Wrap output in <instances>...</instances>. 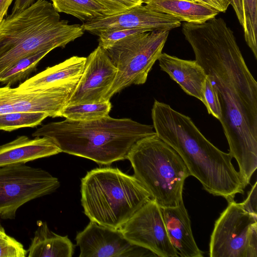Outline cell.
<instances>
[{
	"instance_id": "1",
	"label": "cell",
	"mask_w": 257,
	"mask_h": 257,
	"mask_svg": "<svg viewBox=\"0 0 257 257\" xmlns=\"http://www.w3.org/2000/svg\"><path fill=\"white\" fill-rule=\"evenodd\" d=\"M182 32L195 61L203 68L219 101V120L239 171L257 168V82L233 31L221 18L184 23Z\"/></svg>"
},
{
	"instance_id": "2",
	"label": "cell",
	"mask_w": 257,
	"mask_h": 257,
	"mask_svg": "<svg viewBox=\"0 0 257 257\" xmlns=\"http://www.w3.org/2000/svg\"><path fill=\"white\" fill-rule=\"evenodd\" d=\"M156 135L180 155L190 174L210 194L228 202L243 194L247 183L222 152L201 133L191 118L155 100L151 112Z\"/></svg>"
},
{
	"instance_id": "3",
	"label": "cell",
	"mask_w": 257,
	"mask_h": 257,
	"mask_svg": "<svg viewBox=\"0 0 257 257\" xmlns=\"http://www.w3.org/2000/svg\"><path fill=\"white\" fill-rule=\"evenodd\" d=\"M155 134L152 125L108 115L91 121L66 119L50 122L32 135L50 139L62 152L89 159L100 165H109L126 159L137 141Z\"/></svg>"
},
{
	"instance_id": "4",
	"label": "cell",
	"mask_w": 257,
	"mask_h": 257,
	"mask_svg": "<svg viewBox=\"0 0 257 257\" xmlns=\"http://www.w3.org/2000/svg\"><path fill=\"white\" fill-rule=\"evenodd\" d=\"M60 20L52 4L38 0L11 14L0 23V74L21 58L44 50L51 51L81 37V26Z\"/></svg>"
},
{
	"instance_id": "5",
	"label": "cell",
	"mask_w": 257,
	"mask_h": 257,
	"mask_svg": "<svg viewBox=\"0 0 257 257\" xmlns=\"http://www.w3.org/2000/svg\"><path fill=\"white\" fill-rule=\"evenodd\" d=\"M81 202L90 221L119 229L151 197L133 175L117 168L93 169L81 181Z\"/></svg>"
},
{
	"instance_id": "6",
	"label": "cell",
	"mask_w": 257,
	"mask_h": 257,
	"mask_svg": "<svg viewBox=\"0 0 257 257\" xmlns=\"http://www.w3.org/2000/svg\"><path fill=\"white\" fill-rule=\"evenodd\" d=\"M126 159L134 175L162 208L174 207L183 201V186L190 172L177 152L156 134L137 141Z\"/></svg>"
},
{
	"instance_id": "7",
	"label": "cell",
	"mask_w": 257,
	"mask_h": 257,
	"mask_svg": "<svg viewBox=\"0 0 257 257\" xmlns=\"http://www.w3.org/2000/svg\"><path fill=\"white\" fill-rule=\"evenodd\" d=\"M169 32L159 30L133 34L104 49L117 70L106 101L126 87L146 82L162 53Z\"/></svg>"
},
{
	"instance_id": "8",
	"label": "cell",
	"mask_w": 257,
	"mask_h": 257,
	"mask_svg": "<svg viewBox=\"0 0 257 257\" xmlns=\"http://www.w3.org/2000/svg\"><path fill=\"white\" fill-rule=\"evenodd\" d=\"M58 179L47 171L20 164L0 167V217L14 219L18 209L60 187Z\"/></svg>"
},
{
	"instance_id": "9",
	"label": "cell",
	"mask_w": 257,
	"mask_h": 257,
	"mask_svg": "<svg viewBox=\"0 0 257 257\" xmlns=\"http://www.w3.org/2000/svg\"><path fill=\"white\" fill-rule=\"evenodd\" d=\"M215 221L210 237L211 257H257V216L240 203L228 202Z\"/></svg>"
},
{
	"instance_id": "10",
	"label": "cell",
	"mask_w": 257,
	"mask_h": 257,
	"mask_svg": "<svg viewBox=\"0 0 257 257\" xmlns=\"http://www.w3.org/2000/svg\"><path fill=\"white\" fill-rule=\"evenodd\" d=\"M80 79L27 89L0 87V114L42 111L49 116H61Z\"/></svg>"
},
{
	"instance_id": "11",
	"label": "cell",
	"mask_w": 257,
	"mask_h": 257,
	"mask_svg": "<svg viewBox=\"0 0 257 257\" xmlns=\"http://www.w3.org/2000/svg\"><path fill=\"white\" fill-rule=\"evenodd\" d=\"M119 229L131 242L159 257H178L169 240L162 208L153 199L142 206Z\"/></svg>"
},
{
	"instance_id": "12",
	"label": "cell",
	"mask_w": 257,
	"mask_h": 257,
	"mask_svg": "<svg viewBox=\"0 0 257 257\" xmlns=\"http://www.w3.org/2000/svg\"><path fill=\"white\" fill-rule=\"evenodd\" d=\"M79 257L157 256L150 250L129 241L119 229H114L90 221L77 233Z\"/></svg>"
},
{
	"instance_id": "13",
	"label": "cell",
	"mask_w": 257,
	"mask_h": 257,
	"mask_svg": "<svg viewBox=\"0 0 257 257\" xmlns=\"http://www.w3.org/2000/svg\"><path fill=\"white\" fill-rule=\"evenodd\" d=\"M117 72L105 50L98 45L86 57L82 74L67 104L106 101Z\"/></svg>"
},
{
	"instance_id": "14",
	"label": "cell",
	"mask_w": 257,
	"mask_h": 257,
	"mask_svg": "<svg viewBox=\"0 0 257 257\" xmlns=\"http://www.w3.org/2000/svg\"><path fill=\"white\" fill-rule=\"evenodd\" d=\"M181 25V22L175 17L140 5L122 13L83 23L81 26L84 31L98 36L103 32L115 29L171 31Z\"/></svg>"
},
{
	"instance_id": "15",
	"label": "cell",
	"mask_w": 257,
	"mask_h": 257,
	"mask_svg": "<svg viewBox=\"0 0 257 257\" xmlns=\"http://www.w3.org/2000/svg\"><path fill=\"white\" fill-rule=\"evenodd\" d=\"M158 60L161 69L177 83L187 94L200 100L204 105L203 89L206 75L195 60H188L162 53Z\"/></svg>"
},
{
	"instance_id": "16",
	"label": "cell",
	"mask_w": 257,
	"mask_h": 257,
	"mask_svg": "<svg viewBox=\"0 0 257 257\" xmlns=\"http://www.w3.org/2000/svg\"><path fill=\"white\" fill-rule=\"evenodd\" d=\"M167 234L179 256L202 257L194 238L191 221L183 201L174 207L162 208Z\"/></svg>"
},
{
	"instance_id": "17",
	"label": "cell",
	"mask_w": 257,
	"mask_h": 257,
	"mask_svg": "<svg viewBox=\"0 0 257 257\" xmlns=\"http://www.w3.org/2000/svg\"><path fill=\"white\" fill-rule=\"evenodd\" d=\"M62 152L50 139L42 137L30 139L26 136L0 146V167L26 164Z\"/></svg>"
},
{
	"instance_id": "18",
	"label": "cell",
	"mask_w": 257,
	"mask_h": 257,
	"mask_svg": "<svg viewBox=\"0 0 257 257\" xmlns=\"http://www.w3.org/2000/svg\"><path fill=\"white\" fill-rule=\"evenodd\" d=\"M148 8L169 15L180 21L201 23L215 17L219 12L198 2L189 0H142Z\"/></svg>"
},
{
	"instance_id": "19",
	"label": "cell",
	"mask_w": 257,
	"mask_h": 257,
	"mask_svg": "<svg viewBox=\"0 0 257 257\" xmlns=\"http://www.w3.org/2000/svg\"><path fill=\"white\" fill-rule=\"evenodd\" d=\"M75 246L67 236L51 230L46 222H41L31 239L29 257H71Z\"/></svg>"
},
{
	"instance_id": "20",
	"label": "cell",
	"mask_w": 257,
	"mask_h": 257,
	"mask_svg": "<svg viewBox=\"0 0 257 257\" xmlns=\"http://www.w3.org/2000/svg\"><path fill=\"white\" fill-rule=\"evenodd\" d=\"M86 57L72 56L64 61L31 77L18 86L21 89L41 87L57 82L80 79L83 72Z\"/></svg>"
},
{
	"instance_id": "21",
	"label": "cell",
	"mask_w": 257,
	"mask_h": 257,
	"mask_svg": "<svg viewBox=\"0 0 257 257\" xmlns=\"http://www.w3.org/2000/svg\"><path fill=\"white\" fill-rule=\"evenodd\" d=\"M58 13L72 15L83 23L110 15L108 11L93 0H51Z\"/></svg>"
},
{
	"instance_id": "22",
	"label": "cell",
	"mask_w": 257,
	"mask_h": 257,
	"mask_svg": "<svg viewBox=\"0 0 257 257\" xmlns=\"http://www.w3.org/2000/svg\"><path fill=\"white\" fill-rule=\"evenodd\" d=\"M111 109L110 100L97 103H76L66 105L61 116L76 121H91L108 115Z\"/></svg>"
},
{
	"instance_id": "23",
	"label": "cell",
	"mask_w": 257,
	"mask_h": 257,
	"mask_svg": "<svg viewBox=\"0 0 257 257\" xmlns=\"http://www.w3.org/2000/svg\"><path fill=\"white\" fill-rule=\"evenodd\" d=\"M50 52L39 51L19 60L0 74V82L10 86L24 79L36 69L40 60Z\"/></svg>"
},
{
	"instance_id": "24",
	"label": "cell",
	"mask_w": 257,
	"mask_h": 257,
	"mask_svg": "<svg viewBox=\"0 0 257 257\" xmlns=\"http://www.w3.org/2000/svg\"><path fill=\"white\" fill-rule=\"evenodd\" d=\"M49 115L42 111L16 112L0 114V130L11 132L40 124Z\"/></svg>"
},
{
	"instance_id": "25",
	"label": "cell",
	"mask_w": 257,
	"mask_h": 257,
	"mask_svg": "<svg viewBox=\"0 0 257 257\" xmlns=\"http://www.w3.org/2000/svg\"><path fill=\"white\" fill-rule=\"evenodd\" d=\"M245 41L257 59V0H242Z\"/></svg>"
},
{
	"instance_id": "26",
	"label": "cell",
	"mask_w": 257,
	"mask_h": 257,
	"mask_svg": "<svg viewBox=\"0 0 257 257\" xmlns=\"http://www.w3.org/2000/svg\"><path fill=\"white\" fill-rule=\"evenodd\" d=\"M28 254L23 245L6 233L0 236V257H26Z\"/></svg>"
},
{
	"instance_id": "27",
	"label": "cell",
	"mask_w": 257,
	"mask_h": 257,
	"mask_svg": "<svg viewBox=\"0 0 257 257\" xmlns=\"http://www.w3.org/2000/svg\"><path fill=\"white\" fill-rule=\"evenodd\" d=\"M203 95L205 100L204 105L207 108L208 113L219 120L221 117L219 101L217 92L207 75L203 89Z\"/></svg>"
},
{
	"instance_id": "28",
	"label": "cell",
	"mask_w": 257,
	"mask_h": 257,
	"mask_svg": "<svg viewBox=\"0 0 257 257\" xmlns=\"http://www.w3.org/2000/svg\"><path fill=\"white\" fill-rule=\"evenodd\" d=\"M148 32L140 29H120L109 30L100 34L98 38V45L102 49H105L118 41L128 36Z\"/></svg>"
},
{
	"instance_id": "29",
	"label": "cell",
	"mask_w": 257,
	"mask_h": 257,
	"mask_svg": "<svg viewBox=\"0 0 257 257\" xmlns=\"http://www.w3.org/2000/svg\"><path fill=\"white\" fill-rule=\"evenodd\" d=\"M107 10L110 15L126 11L143 4L142 0H93Z\"/></svg>"
},
{
	"instance_id": "30",
	"label": "cell",
	"mask_w": 257,
	"mask_h": 257,
	"mask_svg": "<svg viewBox=\"0 0 257 257\" xmlns=\"http://www.w3.org/2000/svg\"><path fill=\"white\" fill-rule=\"evenodd\" d=\"M257 182H255L248 192L247 198L240 203L243 209L246 212L257 216Z\"/></svg>"
},
{
	"instance_id": "31",
	"label": "cell",
	"mask_w": 257,
	"mask_h": 257,
	"mask_svg": "<svg viewBox=\"0 0 257 257\" xmlns=\"http://www.w3.org/2000/svg\"><path fill=\"white\" fill-rule=\"evenodd\" d=\"M197 1L210 6L219 13H225L230 5V0H197Z\"/></svg>"
},
{
	"instance_id": "32",
	"label": "cell",
	"mask_w": 257,
	"mask_h": 257,
	"mask_svg": "<svg viewBox=\"0 0 257 257\" xmlns=\"http://www.w3.org/2000/svg\"><path fill=\"white\" fill-rule=\"evenodd\" d=\"M231 5L236 14L238 20L243 27L244 25V16L242 8V0H230Z\"/></svg>"
},
{
	"instance_id": "33",
	"label": "cell",
	"mask_w": 257,
	"mask_h": 257,
	"mask_svg": "<svg viewBox=\"0 0 257 257\" xmlns=\"http://www.w3.org/2000/svg\"><path fill=\"white\" fill-rule=\"evenodd\" d=\"M35 0H16L13 8L12 14L23 11L34 3Z\"/></svg>"
},
{
	"instance_id": "34",
	"label": "cell",
	"mask_w": 257,
	"mask_h": 257,
	"mask_svg": "<svg viewBox=\"0 0 257 257\" xmlns=\"http://www.w3.org/2000/svg\"><path fill=\"white\" fill-rule=\"evenodd\" d=\"M13 0H0V23L7 15L8 10Z\"/></svg>"
},
{
	"instance_id": "35",
	"label": "cell",
	"mask_w": 257,
	"mask_h": 257,
	"mask_svg": "<svg viewBox=\"0 0 257 257\" xmlns=\"http://www.w3.org/2000/svg\"><path fill=\"white\" fill-rule=\"evenodd\" d=\"M6 232L5 229L1 226L0 223V236L3 235Z\"/></svg>"
},
{
	"instance_id": "36",
	"label": "cell",
	"mask_w": 257,
	"mask_h": 257,
	"mask_svg": "<svg viewBox=\"0 0 257 257\" xmlns=\"http://www.w3.org/2000/svg\"><path fill=\"white\" fill-rule=\"evenodd\" d=\"M189 1H192L197 2V0H189Z\"/></svg>"
}]
</instances>
